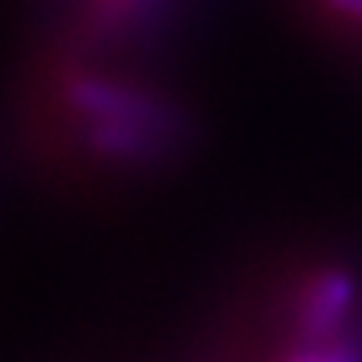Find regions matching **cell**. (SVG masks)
Segmentation results:
<instances>
[{"label": "cell", "instance_id": "1", "mask_svg": "<svg viewBox=\"0 0 362 362\" xmlns=\"http://www.w3.org/2000/svg\"><path fill=\"white\" fill-rule=\"evenodd\" d=\"M40 107L47 138L57 134L74 158L107 171L155 168L188 134L185 115L161 90L88 61L54 67Z\"/></svg>", "mask_w": 362, "mask_h": 362}]
</instances>
